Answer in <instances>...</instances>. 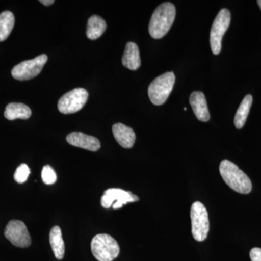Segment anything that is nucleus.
<instances>
[{
    "label": "nucleus",
    "instance_id": "nucleus-1",
    "mask_svg": "<svg viewBox=\"0 0 261 261\" xmlns=\"http://www.w3.org/2000/svg\"><path fill=\"white\" fill-rule=\"evenodd\" d=\"M176 8L171 3H163L154 10L149 24V33L153 39H161L172 27Z\"/></svg>",
    "mask_w": 261,
    "mask_h": 261
},
{
    "label": "nucleus",
    "instance_id": "nucleus-2",
    "mask_svg": "<svg viewBox=\"0 0 261 261\" xmlns=\"http://www.w3.org/2000/svg\"><path fill=\"white\" fill-rule=\"evenodd\" d=\"M219 171L225 183L233 191L244 195L251 192V180L234 163L224 160L220 164Z\"/></svg>",
    "mask_w": 261,
    "mask_h": 261
},
{
    "label": "nucleus",
    "instance_id": "nucleus-3",
    "mask_svg": "<svg viewBox=\"0 0 261 261\" xmlns=\"http://www.w3.org/2000/svg\"><path fill=\"white\" fill-rule=\"evenodd\" d=\"M91 250L98 261H113L119 255L120 247L111 235L100 233L92 239Z\"/></svg>",
    "mask_w": 261,
    "mask_h": 261
},
{
    "label": "nucleus",
    "instance_id": "nucleus-4",
    "mask_svg": "<svg viewBox=\"0 0 261 261\" xmlns=\"http://www.w3.org/2000/svg\"><path fill=\"white\" fill-rule=\"evenodd\" d=\"M175 80L174 73L167 72L152 81L148 88L149 98L152 104L161 106L166 102L172 92Z\"/></svg>",
    "mask_w": 261,
    "mask_h": 261
},
{
    "label": "nucleus",
    "instance_id": "nucleus-5",
    "mask_svg": "<svg viewBox=\"0 0 261 261\" xmlns=\"http://www.w3.org/2000/svg\"><path fill=\"white\" fill-rule=\"evenodd\" d=\"M192 221V233L197 242L205 241L210 229L208 214L205 205L202 202H194L190 211Z\"/></svg>",
    "mask_w": 261,
    "mask_h": 261
},
{
    "label": "nucleus",
    "instance_id": "nucleus-6",
    "mask_svg": "<svg viewBox=\"0 0 261 261\" xmlns=\"http://www.w3.org/2000/svg\"><path fill=\"white\" fill-rule=\"evenodd\" d=\"M231 22V13L227 9L221 10L215 18L211 30L210 43L211 50L216 56L221 51V42L225 33Z\"/></svg>",
    "mask_w": 261,
    "mask_h": 261
},
{
    "label": "nucleus",
    "instance_id": "nucleus-7",
    "mask_svg": "<svg viewBox=\"0 0 261 261\" xmlns=\"http://www.w3.org/2000/svg\"><path fill=\"white\" fill-rule=\"evenodd\" d=\"M88 97V92L85 89H73L62 96L58 102V110L63 114H72L79 112L85 106Z\"/></svg>",
    "mask_w": 261,
    "mask_h": 261
},
{
    "label": "nucleus",
    "instance_id": "nucleus-8",
    "mask_svg": "<svg viewBox=\"0 0 261 261\" xmlns=\"http://www.w3.org/2000/svg\"><path fill=\"white\" fill-rule=\"evenodd\" d=\"M47 56L43 54L34 59L22 62L13 68L12 75L16 80H32L41 73L43 67L47 63Z\"/></svg>",
    "mask_w": 261,
    "mask_h": 261
},
{
    "label": "nucleus",
    "instance_id": "nucleus-9",
    "mask_svg": "<svg viewBox=\"0 0 261 261\" xmlns=\"http://www.w3.org/2000/svg\"><path fill=\"white\" fill-rule=\"evenodd\" d=\"M5 236L13 245L21 248L28 247L32 244L27 226L18 220H12L8 223L5 229Z\"/></svg>",
    "mask_w": 261,
    "mask_h": 261
},
{
    "label": "nucleus",
    "instance_id": "nucleus-10",
    "mask_svg": "<svg viewBox=\"0 0 261 261\" xmlns=\"http://www.w3.org/2000/svg\"><path fill=\"white\" fill-rule=\"evenodd\" d=\"M140 198L132 192L125 191L121 189H108L104 192L101 198V205L105 208L113 207L114 210L121 208L123 205L128 202H137Z\"/></svg>",
    "mask_w": 261,
    "mask_h": 261
},
{
    "label": "nucleus",
    "instance_id": "nucleus-11",
    "mask_svg": "<svg viewBox=\"0 0 261 261\" xmlns=\"http://www.w3.org/2000/svg\"><path fill=\"white\" fill-rule=\"evenodd\" d=\"M66 140L70 145L92 152L99 150L101 147L98 139L82 132H72L67 136Z\"/></svg>",
    "mask_w": 261,
    "mask_h": 261
},
{
    "label": "nucleus",
    "instance_id": "nucleus-12",
    "mask_svg": "<svg viewBox=\"0 0 261 261\" xmlns=\"http://www.w3.org/2000/svg\"><path fill=\"white\" fill-rule=\"evenodd\" d=\"M190 102L199 121L207 122L210 120V113L205 94L201 92H194L190 95Z\"/></svg>",
    "mask_w": 261,
    "mask_h": 261
},
{
    "label": "nucleus",
    "instance_id": "nucleus-13",
    "mask_svg": "<svg viewBox=\"0 0 261 261\" xmlns=\"http://www.w3.org/2000/svg\"><path fill=\"white\" fill-rule=\"evenodd\" d=\"M112 130L115 139L123 148L130 149L135 145L136 135L130 127L118 123L113 125Z\"/></svg>",
    "mask_w": 261,
    "mask_h": 261
},
{
    "label": "nucleus",
    "instance_id": "nucleus-14",
    "mask_svg": "<svg viewBox=\"0 0 261 261\" xmlns=\"http://www.w3.org/2000/svg\"><path fill=\"white\" fill-rule=\"evenodd\" d=\"M123 66L132 70L140 68L141 60L138 46L134 42H128L125 48L124 53L122 58Z\"/></svg>",
    "mask_w": 261,
    "mask_h": 261
},
{
    "label": "nucleus",
    "instance_id": "nucleus-15",
    "mask_svg": "<svg viewBox=\"0 0 261 261\" xmlns=\"http://www.w3.org/2000/svg\"><path fill=\"white\" fill-rule=\"evenodd\" d=\"M5 118L10 121L15 119H28L32 116V111L23 103L12 102L8 105L4 113Z\"/></svg>",
    "mask_w": 261,
    "mask_h": 261
},
{
    "label": "nucleus",
    "instance_id": "nucleus-16",
    "mask_svg": "<svg viewBox=\"0 0 261 261\" xmlns=\"http://www.w3.org/2000/svg\"><path fill=\"white\" fill-rule=\"evenodd\" d=\"M49 243L55 256L58 260H62L65 255V243L59 226H56L51 228L49 233Z\"/></svg>",
    "mask_w": 261,
    "mask_h": 261
},
{
    "label": "nucleus",
    "instance_id": "nucleus-17",
    "mask_svg": "<svg viewBox=\"0 0 261 261\" xmlns=\"http://www.w3.org/2000/svg\"><path fill=\"white\" fill-rule=\"evenodd\" d=\"M107 29L104 19L98 15H92L87 23V37L91 40H95L101 37Z\"/></svg>",
    "mask_w": 261,
    "mask_h": 261
},
{
    "label": "nucleus",
    "instance_id": "nucleus-18",
    "mask_svg": "<svg viewBox=\"0 0 261 261\" xmlns=\"http://www.w3.org/2000/svg\"><path fill=\"white\" fill-rule=\"evenodd\" d=\"M252 103V97L250 94H247L242 101L240 107L234 117V125L237 128L240 129L243 128L245 122L247 121V116L250 113V108Z\"/></svg>",
    "mask_w": 261,
    "mask_h": 261
},
{
    "label": "nucleus",
    "instance_id": "nucleus-19",
    "mask_svg": "<svg viewBox=\"0 0 261 261\" xmlns=\"http://www.w3.org/2000/svg\"><path fill=\"white\" fill-rule=\"evenodd\" d=\"M15 25V17L10 11L0 14V42L6 40L11 34Z\"/></svg>",
    "mask_w": 261,
    "mask_h": 261
},
{
    "label": "nucleus",
    "instance_id": "nucleus-20",
    "mask_svg": "<svg viewBox=\"0 0 261 261\" xmlns=\"http://www.w3.org/2000/svg\"><path fill=\"white\" fill-rule=\"evenodd\" d=\"M30 174V168L27 164H21L18 166L14 174L15 181L19 184H23L28 179Z\"/></svg>",
    "mask_w": 261,
    "mask_h": 261
},
{
    "label": "nucleus",
    "instance_id": "nucleus-21",
    "mask_svg": "<svg viewBox=\"0 0 261 261\" xmlns=\"http://www.w3.org/2000/svg\"><path fill=\"white\" fill-rule=\"evenodd\" d=\"M42 179L46 185H53L57 181L56 171L50 166H45L42 168Z\"/></svg>",
    "mask_w": 261,
    "mask_h": 261
},
{
    "label": "nucleus",
    "instance_id": "nucleus-22",
    "mask_svg": "<svg viewBox=\"0 0 261 261\" xmlns=\"http://www.w3.org/2000/svg\"><path fill=\"white\" fill-rule=\"evenodd\" d=\"M250 259L252 261H261V248L254 247L250 252Z\"/></svg>",
    "mask_w": 261,
    "mask_h": 261
},
{
    "label": "nucleus",
    "instance_id": "nucleus-23",
    "mask_svg": "<svg viewBox=\"0 0 261 261\" xmlns=\"http://www.w3.org/2000/svg\"><path fill=\"white\" fill-rule=\"evenodd\" d=\"M40 3L46 6H49V5H53L55 1L54 0H41Z\"/></svg>",
    "mask_w": 261,
    "mask_h": 261
},
{
    "label": "nucleus",
    "instance_id": "nucleus-24",
    "mask_svg": "<svg viewBox=\"0 0 261 261\" xmlns=\"http://www.w3.org/2000/svg\"><path fill=\"white\" fill-rule=\"evenodd\" d=\"M257 5H259V7H260V10H261V0H258V1L257 2Z\"/></svg>",
    "mask_w": 261,
    "mask_h": 261
},
{
    "label": "nucleus",
    "instance_id": "nucleus-25",
    "mask_svg": "<svg viewBox=\"0 0 261 261\" xmlns=\"http://www.w3.org/2000/svg\"><path fill=\"white\" fill-rule=\"evenodd\" d=\"M184 110H185V111H187V108H184Z\"/></svg>",
    "mask_w": 261,
    "mask_h": 261
}]
</instances>
